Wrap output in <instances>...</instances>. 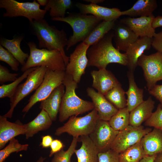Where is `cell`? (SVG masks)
Segmentation results:
<instances>
[{
	"label": "cell",
	"mask_w": 162,
	"mask_h": 162,
	"mask_svg": "<svg viewBox=\"0 0 162 162\" xmlns=\"http://www.w3.org/2000/svg\"><path fill=\"white\" fill-rule=\"evenodd\" d=\"M113 31L112 30L100 40L90 46L87 50V67L94 66L98 70L106 69L111 63L127 66L128 59L125 53H122L115 48L112 42Z\"/></svg>",
	"instance_id": "1"
},
{
	"label": "cell",
	"mask_w": 162,
	"mask_h": 162,
	"mask_svg": "<svg viewBox=\"0 0 162 162\" xmlns=\"http://www.w3.org/2000/svg\"><path fill=\"white\" fill-rule=\"evenodd\" d=\"M33 32L38 41L40 48L58 50L61 53L66 66L69 57L65 53L64 48L67 46L68 39L63 29L59 30L55 26L50 25L46 20H34L30 22Z\"/></svg>",
	"instance_id": "2"
},
{
	"label": "cell",
	"mask_w": 162,
	"mask_h": 162,
	"mask_svg": "<svg viewBox=\"0 0 162 162\" xmlns=\"http://www.w3.org/2000/svg\"><path fill=\"white\" fill-rule=\"evenodd\" d=\"M63 84L65 91L59 111L60 122L65 121L71 116H77L94 109L92 102L83 100L76 94L77 83L71 76L66 73Z\"/></svg>",
	"instance_id": "3"
},
{
	"label": "cell",
	"mask_w": 162,
	"mask_h": 162,
	"mask_svg": "<svg viewBox=\"0 0 162 162\" xmlns=\"http://www.w3.org/2000/svg\"><path fill=\"white\" fill-rule=\"evenodd\" d=\"M27 44L30 54L25 65L21 68L22 72L31 68L43 66L47 70L65 71L66 65L59 51L38 49L33 42H29Z\"/></svg>",
	"instance_id": "4"
},
{
	"label": "cell",
	"mask_w": 162,
	"mask_h": 162,
	"mask_svg": "<svg viewBox=\"0 0 162 162\" xmlns=\"http://www.w3.org/2000/svg\"><path fill=\"white\" fill-rule=\"evenodd\" d=\"M51 20L66 22L71 27L73 32L68 39L67 50L78 42H82L95 26L102 21L92 15L80 12L71 13L67 16L51 18Z\"/></svg>",
	"instance_id": "5"
},
{
	"label": "cell",
	"mask_w": 162,
	"mask_h": 162,
	"mask_svg": "<svg viewBox=\"0 0 162 162\" xmlns=\"http://www.w3.org/2000/svg\"><path fill=\"white\" fill-rule=\"evenodd\" d=\"M99 118L98 112L94 109L82 117L71 116L63 126L56 129L55 135L59 136L67 133L73 137L89 136L93 130Z\"/></svg>",
	"instance_id": "6"
},
{
	"label": "cell",
	"mask_w": 162,
	"mask_h": 162,
	"mask_svg": "<svg viewBox=\"0 0 162 162\" xmlns=\"http://www.w3.org/2000/svg\"><path fill=\"white\" fill-rule=\"evenodd\" d=\"M0 8L6 10L3 15L4 17L23 16L27 18L30 22L34 20L44 19L47 12L40 9V4L35 0L32 2H21L15 0H0Z\"/></svg>",
	"instance_id": "7"
},
{
	"label": "cell",
	"mask_w": 162,
	"mask_h": 162,
	"mask_svg": "<svg viewBox=\"0 0 162 162\" xmlns=\"http://www.w3.org/2000/svg\"><path fill=\"white\" fill-rule=\"evenodd\" d=\"M47 70L44 66L36 67L28 74L25 82L18 86L14 95L10 98V108L4 116L12 118L14 108L19 102L40 86Z\"/></svg>",
	"instance_id": "8"
},
{
	"label": "cell",
	"mask_w": 162,
	"mask_h": 162,
	"mask_svg": "<svg viewBox=\"0 0 162 162\" xmlns=\"http://www.w3.org/2000/svg\"><path fill=\"white\" fill-rule=\"evenodd\" d=\"M65 75V71L47 70L42 82L30 97L22 112L26 114L36 103L46 98L56 87L63 84Z\"/></svg>",
	"instance_id": "9"
},
{
	"label": "cell",
	"mask_w": 162,
	"mask_h": 162,
	"mask_svg": "<svg viewBox=\"0 0 162 162\" xmlns=\"http://www.w3.org/2000/svg\"><path fill=\"white\" fill-rule=\"evenodd\" d=\"M138 65L143 70L148 91L158 81L162 80V52L157 51L149 55L143 54L138 60Z\"/></svg>",
	"instance_id": "10"
},
{
	"label": "cell",
	"mask_w": 162,
	"mask_h": 162,
	"mask_svg": "<svg viewBox=\"0 0 162 162\" xmlns=\"http://www.w3.org/2000/svg\"><path fill=\"white\" fill-rule=\"evenodd\" d=\"M152 130V128H144L141 125L135 127L129 125L119 131L111 149L120 154L140 141L146 134Z\"/></svg>",
	"instance_id": "11"
},
{
	"label": "cell",
	"mask_w": 162,
	"mask_h": 162,
	"mask_svg": "<svg viewBox=\"0 0 162 162\" xmlns=\"http://www.w3.org/2000/svg\"><path fill=\"white\" fill-rule=\"evenodd\" d=\"M119 132L112 128L108 121L99 118L89 136L98 152H102L111 149Z\"/></svg>",
	"instance_id": "12"
},
{
	"label": "cell",
	"mask_w": 162,
	"mask_h": 162,
	"mask_svg": "<svg viewBox=\"0 0 162 162\" xmlns=\"http://www.w3.org/2000/svg\"><path fill=\"white\" fill-rule=\"evenodd\" d=\"M89 47L82 42L80 43L70 54L69 62L66 66V73L71 76L77 83L80 82L87 67V52Z\"/></svg>",
	"instance_id": "13"
},
{
	"label": "cell",
	"mask_w": 162,
	"mask_h": 162,
	"mask_svg": "<svg viewBox=\"0 0 162 162\" xmlns=\"http://www.w3.org/2000/svg\"><path fill=\"white\" fill-rule=\"evenodd\" d=\"M154 16L153 15L138 18L127 17L120 21L128 26L139 37L152 38L156 33L152 26Z\"/></svg>",
	"instance_id": "14"
},
{
	"label": "cell",
	"mask_w": 162,
	"mask_h": 162,
	"mask_svg": "<svg viewBox=\"0 0 162 162\" xmlns=\"http://www.w3.org/2000/svg\"><path fill=\"white\" fill-rule=\"evenodd\" d=\"M86 92L87 95L92 99L94 109L98 112L99 119L109 121L118 111V110L104 95L96 92L93 88L88 87Z\"/></svg>",
	"instance_id": "15"
},
{
	"label": "cell",
	"mask_w": 162,
	"mask_h": 162,
	"mask_svg": "<svg viewBox=\"0 0 162 162\" xmlns=\"http://www.w3.org/2000/svg\"><path fill=\"white\" fill-rule=\"evenodd\" d=\"M80 13L91 14L101 21H110L117 20L121 16V11L117 8H108L97 4H86L77 2L75 4Z\"/></svg>",
	"instance_id": "16"
},
{
	"label": "cell",
	"mask_w": 162,
	"mask_h": 162,
	"mask_svg": "<svg viewBox=\"0 0 162 162\" xmlns=\"http://www.w3.org/2000/svg\"><path fill=\"white\" fill-rule=\"evenodd\" d=\"M91 75L92 79V86L104 96L121 84L113 73L106 69L92 70Z\"/></svg>",
	"instance_id": "17"
},
{
	"label": "cell",
	"mask_w": 162,
	"mask_h": 162,
	"mask_svg": "<svg viewBox=\"0 0 162 162\" xmlns=\"http://www.w3.org/2000/svg\"><path fill=\"white\" fill-rule=\"evenodd\" d=\"M152 38L145 37H140L131 44L125 52L128 61L129 71L134 72L138 65V61L144 51L151 48Z\"/></svg>",
	"instance_id": "18"
},
{
	"label": "cell",
	"mask_w": 162,
	"mask_h": 162,
	"mask_svg": "<svg viewBox=\"0 0 162 162\" xmlns=\"http://www.w3.org/2000/svg\"><path fill=\"white\" fill-rule=\"evenodd\" d=\"M112 30L116 48L119 51L126 52L128 47L139 38L128 26L117 20Z\"/></svg>",
	"instance_id": "19"
},
{
	"label": "cell",
	"mask_w": 162,
	"mask_h": 162,
	"mask_svg": "<svg viewBox=\"0 0 162 162\" xmlns=\"http://www.w3.org/2000/svg\"><path fill=\"white\" fill-rule=\"evenodd\" d=\"M26 130L24 124L19 120L15 122L8 121L7 118L0 116V149L4 147L6 144L16 136L25 134Z\"/></svg>",
	"instance_id": "20"
},
{
	"label": "cell",
	"mask_w": 162,
	"mask_h": 162,
	"mask_svg": "<svg viewBox=\"0 0 162 162\" xmlns=\"http://www.w3.org/2000/svg\"><path fill=\"white\" fill-rule=\"evenodd\" d=\"M65 86L62 84L56 87L45 99L40 101V108L45 111L52 121L56 120L62 98L65 92Z\"/></svg>",
	"instance_id": "21"
},
{
	"label": "cell",
	"mask_w": 162,
	"mask_h": 162,
	"mask_svg": "<svg viewBox=\"0 0 162 162\" xmlns=\"http://www.w3.org/2000/svg\"><path fill=\"white\" fill-rule=\"evenodd\" d=\"M154 103L150 96L131 111L130 113V125L135 127L141 126L151 116Z\"/></svg>",
	"instance_id": "22"
},
{
	"label": "cell",
	"mask_w": 162,
	"mask_h": 162,
	"mask_svg": "<svg viewBox=\"0 0 162 162\" xmlns=\"http://www.w3.org/2000/svg\"><path fill=\"white\" fill-rule=\"evenodd\" d=\"M81 142V147L75 150L77 162H98V152L89 136H83L79 138Z\"/></svg>",
	"instance_id": "23"
},
{
	"label": "cell",
	"mask_w": 162,
	"mask_h": 162,
	"mask_svg": "<svg viewBox=\"0 0 162 162\" xmlns=\"http://www.w3.org/2000/svg\"><path fill=\"white\" fill-rule=\"evenodd\" d=\"M141 142L146 156H152L162 153V131L154 128L146 134Z\"/></svg>",
	"instance_id": "24"
},
{
	"label": "cell",
	"mask_w": 162,
	"mask_h": 162,
	"mask_svg": "<svg viewBox=\"0 0 162 162\" xmlns=\"http://www.w3.org/2000/svg\"><path fill=\"white\" fill-rule=\"evenodd\" d=\"M52 122L47 113L41 110L34 119L24 124L26 130L25 135L26 139L33 137L39 131L48 129L51 126Z\"/></svg>",
	"instance_id": "25"
},
{
	"label": "cell",
	"mask_w": 162,
	"mask_h": 162,
	"mask_svg": "<svg viewBox=\"0 0 162 162\" xmlns=\"http://www.w3.org/2000/svg\"><path fill=\"white\" fill-rule=\"evenodd\" d=\"M134 73L128 71L127 74L129 88L128 91L125 92V94L127 96L126 107L130 112L144 101L143 90L137 87L135 81Z\"/></svg>",
	"instance_id": "26"
},
{
	"label": "cell",
	"mask_w": 162,
	"mask_h": 162,
	"mask_svg": "<svg viewBox=\"0 0 162 162\" xmlns=\"http://www.w3.org/2000/svg\"><path fill=\"white\" fill-rule=\"evenodd\" d=\"M157 7V3L155 0H138L129 9L121 11V16H149L153 15V12Z\"/></svg>",
	"instance_id": "27"
},
{
	"label": "cell",
	"mask_w": 162,
	"mask_h": 162,
	"mask_svg": "<svg viewBox=\"0 0 162 162\" xmlns=\"http://www.w3.org/2000/svg\"><path fill=\"white\" fill-rule=\"evenodd\" d=\"M23 38L22 36H18L11 40L1 38L0 40V45L10 52L22 66L25 65L29 56L28 53L24 52L20 48V43Z\"/></svg>",
	"instance_id": "28"
},
{
	"label": "cell",
	"mask_w": 162,
	"mask_h": 162,
	"mask_svg": "<svg viewBox=\"0 0 162 162\" xmlns=\"http://www.w3.org/2000/svg\"><path fill=\"white\" fill-rule=\"evenodd\" d=\"M116 20L110 21H101L95 26L88 36L82 42L90 46L94 44L108 32L112 30Z\"/></svg>",
	"instance_id": "29"
},
{
	"label": "cell",
	"mask_w": 162,
	"mask_h": 162,
	"mask_svg": "<svg viewBox=\"0 0 162 162\" xmlns=\"http://www.w3.org/2000/svg\"><path fill=\"white\" fill-rule=\"evenodd\" d=\"M73 5L71 0H48L44 10H49L52 18H63L65 17L66 10L71 8Z\"/></svg>",
	"instance_id": "30"
},
{
	"label": "cell",
	"mask_w": 162,
	"mask_h": 162,
	"mask_svg": "<svg viewBox=\"0 0 162 162\" xmlns=\"http://www.w3.org/2000/svg\"><path fill=\"white\" fill-rule=\"evenodd\" d=\"M146 156L141 141L119 154V162H139Z\"/></svg>",
	"instance_id": "31"
},
{
	"label": "cell",
	"mask_w": 162,
	"mask_h": 162,
	"mask_svg": "<svg viewBox=\"0 0 162 162\" xmlns=\"http://www.w3.org/2000/svg\"><path fill=\"white\" fill-rule=\"evenodd\" d=\"M125 94V92L120 84L110 90L104 96L119 110L126 107L127 101Z\"/></svg>",
	"instance_id": "32"
},
{
	"label": "cell",
	"mask_w": 162,
	"mask_h": 162,
	"mask_svg": "<svg viewBox=\"0 0 162 162\" xmlns=\"http://www.w3.org/2000/svg\"><path fill=\"white\" fill-rule=\"evenodd\" d=\"M130 113L126 107L119 110L108 121L110 125L118 131L124 129L130 125Z\"/></svg>",
	"instance_id": "33"
},
{
	"label": "cell",
	"mask_w": 162,
	"mask_h": 162,
	"mask_svg": "<svg viewBox=\"0 0 162 162\" xmlns=\"http://www.w3.org/2000/svg\"><path fill=\"white\" fill-rule=\"evenodd\" d=\"M35 67L28 69L14 81L8 84H3L0 86V98L8 97L10 98L14 95L20 83L27 77L28 74L35 69Z\"/></svg>",
	"instance_id": "34"
},
{
	"label": "cell",
	"mask_w": 162,
	"mask_h": 162,
	"mask_svg": "<svg viewBox=\"0 0 162 162\" xmlns=\"http://www.w3.org/2000/svg\"><path fill=\"white\" fill-rule=\"evenodd\" d=\"M28 144H22L18 140L14 138L9 141V144L0 151V162H4L10 154L14 152L26 151Z\"/></svg>",
	"instance_id": "35"
},
{
	"label": "cell",
	"mask_w": 162,
	"mask_h": 162,
	"mask_svg": "<svg viewBox=\"0 0 162 162\" xmlns=\"http://www.w3.org/2000/svg\"><path fill=\"white\" fill-rule=\"evenodd\" d=\"M79 137H73V139L68 149H62L54 154L51 162H71V158L74 153L78 141Z\"/></svg>",
	"instance_id": "36"
},
{
	"label": "cell",
	"mask_w": 162,
	"mask_h": 162,
	"mask_svg": "<svg viewBox=\"0 0 162 162\" xmlns=\"http://www.w3.org/2000/svg\"><path fill=\"white\" fill-rule=\"evenodd\" d=\"M145 125L158 129L162 131V108L159 104L156 111L145 122Z\"/></svg>",
	"instance_id": "37"
},
{
	"label": "cell",
	"mask_w": 162,
	"mask_h": 162,
	"mask_svg": "<svg viewBox=\"0 0 162 162\" xmlns=\"http://www.w3.org/2000/svg\"><path fill=\"white\" fill-rule=\"evenodd\" d=\"M0 60L7 63L12 70L16 71L18 70L20 62L10 52L0 45Z\"/></svg>",
	"instance_id": "38"
},
{
	"label": "cell",
	"mask_w": 162,
	"mask_h": 162,
	"mask_svg": "<svg viewBox=\"0 0 162 162\" xmlns=\"http://www.w3.org/2000/svg\"><path fill=\"white\" fill-rule=\"evenodd\" d=\"M119 154L111 149L98 154V162H119Z\"/></svg>",
	"instance_id": "39"
},
{
	"label": "cell",
	"mask_w": 162,
	"mask_h": 162,
	"mask_svg": "<svg viewBox=\"0 0 162 162\" xmlns=\"http://www.w3.org/2000/svg\"><path fill=\"white\" fill-rule=\"evenodd\" d=\"M18 74L10 73L6 67L0 64V83L2 85L8 82H13L17 78Z\"/></svg>",
	"instance_id": "40"
},
{
	"label": "cell",
	"mask_w": 162,
	"mask_h": 162,
	"mask_svg": "<svg viewBox=\"0 0 162 162\" xmlns=\"http://www.w3.org/2000/svg\"><path fill=\"white\" fill-rule=\"evenodd\" d=\"M148 92L150 94L160 102V104L162 108V85L156 84Z\"/></svg>",
	"instance_id": "41"
},
{
	"label": "cell",
	"mask_w": 162,
	"mask_h": 162,
	"mask_svg": "<svg viewBox=\"0 0 162 162\" xmlns=\"http://www.w3.org/2000/svg\"><path fill=\"white\" fill-rule=\"evenodd\" d=\"M152 46L157 51L162 52V31L156 33L152 38Z\"/></svg>",
	"instance_id": "42"
},
{
	"label": "cell",
	"mask_w": 162,
	"mask_h": 162,
	"mask_svg": "<svg viewBox=\"0 0 162 162\" xmlns=\"http://www.w3.org/2000/svg\"><path fill=\"white\" fill-rule=\"evenodd\" d=\"M64 145L62 142L58 139L54 140L50 146L51 150L49 157H51L55 153L63 149Z\"/></svg>",
	"instance_id": "43"
},
{
	"label": "cell",
	"mask_w": 162,
	"mask_h": 162,
	"mask_svg": "<svg viewBox=\"0 0 162 162\" xmlns=\"http://www.w3.org/2000/svg\"><path fill=\"white\" fill-rule=\"evenodd\" d=\"M42 139L40 146L43 148H47L50 147L53 140L52 137L50 135L44 136L42 137Z\"/></svg>",
	"instance_id": "44"
},
{
	"label": "cell",
	"mask_w": 162,
	"mask_h": 162,
	"mask_svg": "<svg viewBox=\"0 0 162 162\" xmlns=\"http://www.w3.org/2000/svg\"><path fill=\"white\" fill-rule=\"evenodd\" d=\"M152 26L154 29L162 27V16H158L154 17L152 22Z\"/></svg>",
	"instance_id": "45"
},
{
	"label": "cell",
	"mask_w": 162,
	"mask_h": 162,
	"mask_svg": "<svg viewBox=\"0 0 162 162\" xmlns=\"http://www.w3.org/2000/svg\"><path fill=\"white\" fill-rule=\"evenodd\" d=\"M157 155L146 156L142 158L139 162H154Z\"/></svg>",
	"instance_id": "46"
},
{
	"label": "cell",
	"mask_w": 162,
	"mask_h": 162,
	"mask_svg": "<svg viewBox=\"0 0 162 162\" xmlns=\"http://www.w3.org/2000/svg\"><path fill=\"white\" fill-rule=\"evenodd\" d=\"M84 1L89 3L90 4H97L104 1V0H84Z\"/></svg>",
	"instance_id": "47"
},
{
	"label": "cell",
	"mask_w": 162,
	"mask_h": 162,
	"mask_svg": "<svg viewBox=\"0 0 162 162\" xmlns=\"http://www.w3.org/2000/svg\"><path fill=\"white\" fill-rule=\"evenodd\" d=\"M154 162H162V153L159 154L157 155Z\"/></svg>",
	"instance_id": "48"
},
{
	"label": "cell",
	"mask_w": 162,
	"mask_h": 162,
	"mask_svg": "<svg viewBox=\"0 0 162 162\" xmlns=\"http://www.w3.org/2000/svg\"><path fill=\"white\" fill-rule=\"evenodd\" d=\"M37 1L40 5L45 6L48 2V0H37Z\"/></svg>",
	"instance_id": "49"
},
{
	"label": "cell",
	"mask_w": 162,
	"mask_h": 162,
	"mask_svg": "<svg viewBox=\"0 0 162 162\" xmlns=\"http://www.w3.org/2000/svg\"><path fill=\"white\" fill-rule=\"evenodd\" d=\"M45 159V158H44L42 156H41L40 157V158L36 162H44Z\"/></svg>",
	"instance_id": "50"
},
{
	"label": "cell",
	"mask_w": 162,
	"mask_h": 162,
	"mask_svg": "<svg viewBox=\"0 0 162 162\" xmlns=\"http://www.w3.org/2000/svg\"><path fill=\"white\" fill-rule=\"evenodd\" d=\"M46 162H47V161H46Z\"/></svg>",
	"instance_id": "51"
}]
</instances>
